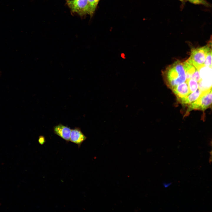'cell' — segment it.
Returning a JSON list of instances; mask_svg holds the SVG:
<instances>
[{
    "instance_id": "cell-10",
    "label": "cell",
    "mask_w": 212,
    "mask_h": 212,
    "mask_svg": "<svg viewBox=\"0 0 212 212\" xmlns=\"http://www.w3.org/2000/svg\"><path fill=\"white\" fill-rule=\"evenodd\" d=\"M183 66L186 75V80L191 78L196 69L192 64L187 61L183 62Z\"/></svg>"
},
{
    "instance_id": "cell-3",
    "label": "cell",
    "mask_w": 212,
    "mask_h": 212,
    "mask_svg": "<svg viewBox=\"0 0 212 212\" xmlns=\"http://www.w3.org/2000/svg\"><path fill=\"white\" fill-rule=\"evenodd\" d=\"M211 89L202 92L196 101L188 105V112L192 110H204L209 108L212 103Z\"/></svg>"
},
{
    "instance_id": "cell-16",
    "label": "cell",
    "mask_w": 212,
    "mask_h": 212,
    "mask_svg": "<svg viewBox=\"0 0 212 212\" xmlns=\"http://www.w3.org/2000/svg\"><path fill=\"white\" fill-rule=\"evenodd\" d=\"M38 142L41 145H43L45 142V137L43 136H40L39 138Z\"/></svg>"
},
{
    "instance_id": "cell-15",
    "label": "cell",
    "mask_w": 212,
    "mask_h": 212,
    "mask_svg": "<svg viewBox=\"0 0 212 212\" xmlns=\"http://www.w3.org/2000/svg\"><path fill=\"white\" fill-rule=\"evenodd\" d=\"M191 78L193 79L198 82H199L201 79L198 70L196 69L195 72L193 74L191 77Z\"/></svg>"
},
{
    "instance_id": "cell-6",
    "label": "cell",
    "mask_w": 212,
    "mask_h": 212,
    "mask_svg": "<svg viewBox=\"0 0 212 212\" xmlns=\"http://www.w3.org/2000/svg\"><path fill=\"white\" fill-rule=\"evenodd\" d=\"M172 90L176 96L178 101L185 98L191 93L186 81L177 86Z\"/></svg>"
},
{
    "instance_id": "cell-4",
    "label": "cell",
    "mask_w": 212,
    "mask_h": 212,
    "mask_svg": "<svg viewBox=\"0 0 212 212\" xmlns=\"http://www.w3.org/2000/svg\"><path fill=\"white\" fill-rule=\"evenodd\" d=\"M198 70L201 79L198 82L199 89L202 92L211 89L212 67L204 65Z\"/></svg>"
},
{
    "instance_id": "cell-9",
    "label": "cell",
    "mask_w": 212,
    "mask_h": 212,
    "mask_svg": "<svg viewBox=\"0 0 212 212\" xmlns=\"http://www.w3.org/2000/svg\"><path fill=\"white\" fill-rule=\"evenodd\" d=\"M201 93V91L198 88L196 91L191 93L187 96L178 101L183 105H188L197 100Z\"/></svg>"
},
{
    "instance_id": "cell-14",
    "label": "cell",
    "mask_w": 212,
    "mask_h": 212,
    "mask_svg": "<svg viewBox=\"0 0 212 212\" xmlns=\"http://www.w3.org/2000/svg\"><path fill=\"white\" fill-rule=\"evenodd\" d=\"M204 64V65L212 67V51L210 50L207 53Z\"/></svg>"
},
{
    "instance_id": "cell-11",
    "label": "cell",
    "mask_w": 212,
    "mask_h": 212,
    "mask_svg": "<svg viewBox=\"0 0 212 212\" xmlns=\"http://www.w3.org/2000/svg\"><path fill=\"white\" fill-rule=\"evenodd\" d=\"M190 92L196 91L198 88V82L196 80L190 78L186 80Z\"/></svg>"
},
{
    "instance_id": "cell-12",
    "label": "cell",
    "mask_w": 212,
    "mask_h": 212,
    "mask_svg": "<svg viewBox=\"0 0 212 212\" xmlns=\"http://www.w3.org/2000/svg\"><path fill=\"white\" fill-rule=\"evenodd\" d=\"M100 0H88L90 15L94 13Z\"/></svg>"
},
{
    "instance_id": "cell-8",
    "label": "cell",
    "mask_w": 212,
    "mask_h": 212,
    "mask_svg": "<svg viewBox=\"0 0 212 212\" xmlns=\"http://www.w3.org/2000/svg\"><path fill=\"white\" fill-rule=\"evenodd\" d=\"M86 138V137L82 132L80 128L76 127L71 130L70 141L77 145L79 147L80 146Z\"/></svg>"
},
{
    "instance_id": "cell-2",
    "label": "cell",
    "mask_w": 212,
    "mask_h": 212,
    "mask_svg": "<svg viewBox=\"0 0 212 212\" xmlns=\"http://www.w3.org/2000/svg\"><path fill=\"white\" fill-rule=\"evenodd\" d=\"M211 42L202 47L193 49L191 50L190 58L187 60L198 69L204 65V63L208 53L211 49L210 46Z\"/></svg>"
},
{
    "instance_id": "cell-17",
    "label": "cell",
    "mask_w": 212,
    "mask_h": 212,
    "mask_svg": "<svg viewBox=\"0 0 212 212\" xmlns=\"http://www.w3.org/2000/svg\"><path fill=\"white\" fill-rule=\"evenodd\" d=\"M171 183H163V185L165 188H167L169 186Z\"/></svg>"
},
{
    "instance_id": "cell-5",
    "label": "cell",
    "mask_w": 212,
    "mask_h": 212,
    "mask_svg": "<svg viewBox=\"0 0 212 212\" xmlns=\"http://www.w3.org/2000/svg\"><path fill=\"white\" fill-rule=\"evenodd\" d=\"M68 4L72 10L80 15L89 14L88 0L68 1Z\"/></svg>"
},
{
    "instance_id": "cell-7",
    "label": "cell",
    "mask_w": 212,
    "mask_h": 212,
    "mask_svg": "<svg viewBox=\"0 0 212 212\" xmlns=\"http://www.w3.org/2000/svg\"><path fill=\"white\" fill-rule=\"evenodd\" d=\"M71 129L69 127L59 124L53 127L54 133L66 141H70Z\"/></svg>"
},
{
    "instance_id": "cell-13",
    "label": "cell",
    "mask_w": 212,
    "mask_h": 212,
    "mask_svg": "<svg viewBox=\"0 0 212 212\" xmlns=\"http://www.w3.org/2000/svg\"><path fill=\"white\" fill-rule=\"evenodd\" d=\"M182 1H188L197 5H201L206 7H210L211 5L206 0H179Z\"/></svg>"
},
{
    "instance_id": "cell-1",
    "label": "cell",
    "mask_w": 212,
    "mask_h": 212,
    "mask_svg": "<svg viewBox=\"0 0 212 212\" xmlns=\"http://www.w3.org/2000/svg\"><path fill=\"white\" fill-rule=\"evenodd\" d=\"M166 83L171 90L186 81L183 62L177 61L168 67L164 72Z\"/></svg>"
}]
</instances>
